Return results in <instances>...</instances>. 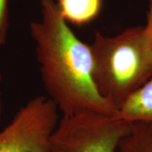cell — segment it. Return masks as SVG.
Masks as SVG:
<instances>
[{
  "instance_id": "obj_4",
  "label": "cell",
  "mask_w": 152,
  "mask_h": 152,
  "mask_svg": "<svg viewBox=\"0 0 152 152\" xmlns=\"http://www.w3.org/2000/svg\"><path fill=\"white\" fill-rule=\"evenodd\" d=\"M58 113L47 96L31 99L0 131V152H47Z\"/></svg>"
},
{
  "instance_id": "obj_5",
  "label": "cell",
  "mask_w": 152,
  "mask_h": 152,
  "mask_svg": "<svg viewBox=\"0 0 152 152\" xmlns=\"http://www.w3.org/2000/svg\"><path fill=\"white\" fill-rule=\"evenodd\" d=\"M115 115L129 123H152V76L120 106Z\"/></svg>"
},
{
  "instance_id": "obj_10",
  "label": "cell",
  "mask_w": 152,
  "mask_h": 152,
  "mask_svg": "<svg viewBox=\"0 0 152 152\" xmlns=\"http://www.w3.org/2000/svg\"><path fill=\"white\" fill-rule=\"evenodd\" d=\"M1 75L0 73V121H1V113H2V102H1Z\"/></svg>"
},
{
  "instance_id": "obj_3",
  "label": "cell",
  "mask_w": 152,
  "mask_h": 152,
  "mask_svg": "<svg viewBox=\"0 0 152 152\" xmlns=\"http://www.w3.org/2000/svg\"><path fill=\"white\" fill-rule=\"evenodd\" d=\"M130 126L116 115L94 112L62 116L47 152H116Z\"/></svg>"
},
{
  "instance_id": "obj_8",
  "label": "cell",
  "mask_w": 152,
  "mask_h": 152,
  "mask_svg": "<svg viewBox=\"0 0 152 152\" xmlns=\"http://www.w3.org/2000/svg\"><path fill=\"white\" fill-rule=\"evenodd\" d=\"M9 0H0V46L7 42L9 28Z\"/></svg>"
},
{
  "instance_id": "obj_7",
  "label": "cell",
  "mask_w": 152,
  "mask_h": 152,
  "mask_svg": "<svg viewBox=\"0 0 152 152\" xmlns=\"http://www.w3.org/2000/svg\"><path fill=\"white\" fill-rule=\"evenodd\" d=\"M119 152H152V123H130L118 145Z\"/></svg>"
},
{
  "instance_id": "obj_1",
  "label": "cell",
  "mask_w": 152,
  "mask_h": 152,
  "mask_svg": "<svg viewBox=\"0 0 152 152\" xmlns=\"http://www.w3.org/2000/svg\"><path fill=\"white\" fill-rule=\"evenodd\" d=\"M42 18L30 23L41 80L62 116L85 112L115 115L98 92L92 77L90 45L68 27L54 0H40Z\"/></svg>"
},
{
  "instance_id": "obj_6",
  "label": "cell",
  "mask_w": 152,
  "mask_h": 152,
  "mask_svg": "<svg viewBox=\"0 0 152 152\" xmlns=\"http://www.w3.org/2000/svg\"><path fill=\"white\" fill-rule=\"evenodd\" d=\"M56 4L66 23L81 26L92 22L99 15L102 0H58Z\"/></svg>"
},
{
  "instance_id": "obj_2",
  "label": "cell",
  "mask_w": 152,
  "mask_h": 152,
  "mask_svg": "<svg viewBox=\"0 0 152 152\" xmlns=\"http://www.w3.org/2000/svg\"><path fill=\"white\" fill-rule=\"evenodd\" d=\"M90 47L94 84L118 111L152 76V46L145 28H128L114 37L96 32Z\"/></svg>"
},
{
  "instance_id": "obj_9",
  "label": "cell",
  "mask_w": 152,
  "mask_h": 152,
  "mask_svg": "<svg viewBox=\"0 0 152 152\" xmlns=\"http://www.w3.org/2000/svg\"><path fill=\"white\" fill-rule=\"evenodd\" d=\"M147 25L144 26V28L152 46V0H149V11L147 13Z\"/></svg>"
}]
</instances>
